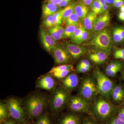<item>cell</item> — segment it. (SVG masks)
Wrapping results in <instances>:
<instances>
[{
  "label": "cell",
  "instance_id": "1",
  "mask_svg": "<svg viewBox=\"0 0 124 124\" xmlns=\"http://www.w3.org/2000/svg\"><path fill=\"white\" fill-rule=\"evenodd\" d=\"M48 103L46 96L40 93H34L27 97L23 101L27 121H35L44 112Z\"/></svg>",
  "mask_w": 124,
  "mask_h": 124
},
{
  "label": "cell",
  "instance_id": "2",
  "mask_svg": "<svg viewBox=\"0 0 124 124\" xmlns=\"http://www.w3.org/2000/svg\"><path fill=\"white\" fill-rule=\"evenodd\" d=\"M106 99L103 98H99L90 109L91 116L98 122L104 124L116 116L119 112L117 107Z\"/></svg>",
  "mask_w": 124,
  "mask_h": 124
},
{
  "label": "cell",
  "instance_id": "3",
  "mask_svg": "<svg viewBox=\"0 0 124 124\" xmlns=\"http://www.w3.org/2000/svg\"><path fill=\"white\" fill-rule=\"evenodd\" d=\"M70 96V91L63 86H56L49 100L51 112L57 115L67 104Z\"/></svg>",
  "mask_w": 124,
  "mask_h": 124
},
{
  "label": "cell",
  "instance_id": "4",
  "mask_svg": "<svg viewBox=\"0 0 124 124\" xmlns=\"http://www.w3.org/2000/svg\"><path fill=\"white\" fill-rule=\"evenodd\" d=\"M5 103L9 116L14 120L20 124H28L22 100L19 98L13 97L8 98Z\"/></svg>",
  "mask_w": 124,
  "mask_h": 124
},
{
  "label": "cell",
  "instance_id": "5",
  "mask_svg": "<svg viewBox=\"0 0 124 124\" xmlns=\"http://www.w3.org/2000/svg\"><path fill=\"white\" fill-rule=\"evenodd\" d=\"M88 44L97 51L110 53L112 46V38L110 32L105 28L95 33Z\"/></svg>",
  "mask_w": 124,
  "mask_h": 124
},
{
  "label": "cell",
  "instance_id": "6",
  "mask_svg": "<svg viewBox=\"0 0 124 124\" xmlns=\"http://www.w3.org/2000/svg\"><path fill=\"white\" fill-rule=\"evenodd\" d=\"M99 93L95 78L87 77L84 78L79 86L78 95L89 102Z\"/></svg>",
  "mask_w": 124,
  "mask_h": 124
},
{
  "label": "cell",
  "instance_id": "7",
  "mask_svg": "<svg viewBox=\"0 0 124 124\" xmlns=\"http://www.w3.org/2000/svg\"><path fill=\"white\" fill-rule=\"evenodd\" d=\"M94 75L97 82L99 93L105 98L109 99L111 97L112 93L115 87L113 81L99 69H95Z\"/></svg>",
  "mask_w": 124,
  "mask_h": 124
},
{
  "label": "cell",
  "instance_id": "8",
  "mask_svg": "<svg viewBox=\"0 0 124 124\" xmlns=\"http://www.w3.org/2000/svg\"><path fill=\"white\" fill-rule=\"evenodd\" d=\"M67 104L71 111L91 116L89 102L78 95L70 96Z\"/></svg>",
  "mask_w": 124,
  "mask_h": 124
},
{
  "label": "cell",
  "instance_id": "9",
  "mask_svg": "<svg viewBox=\"0 0 124 124\" xmlns=\"http://www.w3.org/2000/svg\"><path fill=\"white\" fill-rule=\"evenodd\" d=\"M55 79L51 74L48 73L37 80L36 86L37 88L46 91H53L56 87Z\"/></svg>",
  "mask_w": 124,
  "mask_h": 124
},
{
  "label": "cell",
  "instance_id": "10",
  "mask_svg": "<svg viewBox=\"0 0 124 124\" xmlns=\"http://www.w3.org/2000/svg\"><path fill=\"white\" fill-rule=\"evenodd\" d=\"M53 56L56 64H64L70 60V54L66 49L59 46H55L53 51Z\"/></svg>",
  "mask_w": 124,
  "mask_h": 124
},
{
  "label": "cell",
  "instance_id": "11",
  "mask_svg": "<svg viewBox=\"0 0 124 124\" xmlns=\"http://www.w3.org/2000/svg\"><path fill=\"white\" fill-rule=\"evenodd\" d=\"M82 120L78 113L71 111L61 115L58 118L56 124H80Z\"/></svg>",
  "mask_w": 124,
  "mask_h": 124
},
{
  "label": "cell",
  "instance_id": "12",
  "mask_svg": "<svg viewBox=\"0 0 124 124\" xmlns=\"http://www.w3.org/2000/svg\"><path fill=\"white\" fill-rule=\"evenodd\" d=\"M39 33L41 41L45 49L49 53L53 51L56 46V41L43 28H41Z\"/></svg>",
  "mask_w": 124,
  "mask_h": 124
},
{
  "label": "cell",
  "instance_id": "13",
  "mask_svg": "<svg viewBox=\"0 0 124 124\" xmlns=\"http://www.w3.org/2000/svg\"><path fill=\"white\" fill-rule=\"evenodd\" d=\"M110 17L108 11H106L95 19L92 31L96 33L105 29L109 24Z\"/></svg>",
  "mask_w": 124,
  "mask_h": 124
},
{
  "label": "cell",
  "instance_id": "14",
  "mask_svg": "<svg viewBox=\"0 0 124 124\" xmlns=\"http://www.w3.org/2000/svg\"><path fill=\"white\" fill-rule=\"evenodd\" d=\"M79 77L75 73H70L62 80V86L69 91L75 89L79 84Z\"/></svg>",
  "mask_w": 124,
  "mask_h": 124
},
{
  "label": "cell",
  "instance_id": "15",
  "mask_svg": "<svg viewBox=\"0 0 124 124\" xmlns=\"http://www.w3.org/2000/svg\"><path fill=\"white\" fill-rule=\"evenodd\" d=\"M66 48L71 56L75 59L80 57L85 53L84 48L74 44H67Z\"/></svg>",
  "mask_w": 124,
  "mask_h": 124
},
{
  "label": "cell",
  "instance_id": "16",
  "mask_svg": "<svg viewBox=\"0 0 124 124\" xmlns=\"http://www.w3.org/2000/svg\"><path fill=\"white\" fill-rule=\"evenodd\" d=\"M109 55V53L106 51H97L90 54L89 58L94 63L101 64L106 61Z\"/></svg>",
  "mask_w": 124,
  "mask_h": 124
},
{
  "label": "cell",
  "instance_id": "17",
  "mask_svg": "<svg viewBox=\"0 0 124 124\" xmlns=\"http://www.w3.org/2000/svg\"><path fill=\"white\" fill-rule=\"evenodd\" d=\"M58 6L49 2H44L42 7V18L43 19L49 16L53 15L59 9Z\"/></svg>",
  "mask_w": 124,
  "mask_h": 124
},
{
  "label": "cell",
  "instance_id": "18",
  "mask_svg": "<svg viewBox=\"0 0 124 124\" xmlns=\"http://www.w3.org/2000/svg\"><path fill=\"white\" fill-rule=\"evenodd\" d=\"M88 11V8L81 0L77 1L75 8V12L78 16L81 23H83Z\"/></svg>",
  "mask_w": 124,
  "mask_h": 124
},
{
  "label": "cell",
  "instance_id": "19",
  "mask_svg": "<svg viewBox=\"0 0 124 124\" xmlns=\"http://www.w3.org/2000/svg\"><path fill=\"white\" fill-rule=\"evenodd\" d=\"M97 14L93 11L88 13L83 21V26L85 29L89 32L92 31L93 25L97 17Z\"/></svg>",
  "mask_w": 124,
  "mask_h": 124
},
{
  "label": "cell",
  "instance_id": "20",
  "mask_svg": "<svg viewBox=\"0 0 124 124\" xmlns=\"http://www.w3.org/2000/svg\"><path fill=\"white\" fill-rule=\"evenodd\" d=\"M64 28L60 25L55 26L49 28L48 32L55 41L64 38Z\"/></svg>",
  "mask_w": 124,
  "mask_h": 124
},
{
  "label": "cell",
  "instance_id": "21",
  "mask_svg": "<svg viewBox=\"0 0 124 124\" xmlns=\"http://www.w3.org/2000/svg\"><path fill=\"white\" fill-rule=\"evenodd\" d=\"M33 124H53V123L48 113L44 112L35 120Z\"/></svg>",
  "mask_w": 124,
  "mask_h": 124
},
{
  "label": "cell",
  "instance_id": "22",
  "mask_svg": "<svg viewBox=\"0 0 124 124\" xmlns=\"http://www.w3.org/2000/svg\"><path fill=\"white\" fill-rule=\"evenodd\" d=\"M77 2L73 1L68 6L63 9L62 22H65L67 19L75 11V8Z\"/></svg>",
  "mask_w": 124,
  "mask_h": 124
},
{
  "label": "cell",
  "instance_id": "23",
  "mask_svg": "<svg viewBox=\"0 0 124 124\" xmlns=\"http://www.w3.org/2000/svg\"><path fill=\"white\" fill-rule=\"evenodd\" d=\"M111 97L115 101H121L124 98V91L120 86H115L112 93Z\"/></svg>",
  "mask_w": 124,
  "mask_h": 124
},
{
  "label": "cell",
  "instance_id": "24",
  "mask_svg": "<svg viewBox=\"0 0 124 124\" xmlns=\"http://www.w3.org/2000/svg\"><path fill=\"white\" fill-rule=\"evenodd\" d=\"M9 115L6 103L2 101L0 103V124L8 119Z\"/></svg>",
  "mask_w": 124,
  "mask_h": 124
},
{
  "label": "cell",
  "instance_id": "25",
  "mask_svg": "<svg viewBox=\"0 0 124 124\" xmlns=\"http://www.w3.org/2000/svg\"><path fill=\"white\" fill-rule=\"evenodd\" d=\"M80 24L78 25H67L66 27L64 28V38H72L76 29Z\"/></svg>",
  "mask_w": 124,
  "mask_h": 124
},
{
  "label": "cell",
  "instance_id": "26",
  "mask_svg": "<svg viewBox=\"0 0 124 124\" xmlns=\"http://www.w3.org/2000/svg\"><path fill=\"white\" fill-rule=\"evenodd\" d=\"M66 24L69 25H78L81 23L75 11L65 21Z\"/></svg>",
  "mask_w": 124,
  "mask_h": 124
},
{
  "label": "cell",
  "instance_id": "27",
  "mask_svg": "<svg viewBox=\"0 0 124 124\" xmlns=\"http://www.w3.org/2000/svg\"><path fill=\"white\" fill-rule=\"evenodd\" d=\"M69 69H73V67L72 65L70 64H62L58 66L54 67L48 73H52L54 72H60Z\"/></svg>",
  "mask_w": 124,
  "mask_h": 124
},
{
  "label": "cell",
  "instance_id": "28",
  "mask_svg": "<svg viewBox=\"0 0 124 124\" xmlns=\"http://www.w3.org/2000/svg\"><path fill=\"white\" fill-rule=\"evenodd\" d=\"M83 26L81 23L79 25L77 28L76 29L74 35L73 37L71 38V41L73 43L77 45L78 41L82 33Z\"/></svg>",
  "mask_w": 124,
  "mask_h": 124
},
{
  "label": "cell",
  "instance_id": "29",
  "mask_svg": "<svg viewBox=\"0 0 124 124\" xmlns=\"http://www.w3.org/2000/svg\"><path fill=\"white\" fill-rule=\"evenodd\" d=\"M62 11L63 9H59L53 15L54 23V26L60 25V24L62 23Z\"/></svg>",
  "mask_w": 124,
  "mask_h": 124
},
{
  "label": "cell",
  "instance_id": "30",
  "mask_svg": "<svg viewBox=\"0 0 124 124\" xmlns=\"http://www.w3.org/2000/svg\"><path fill=\"white\" fill-rule=\"evenodd\" d=\"M73 70V69H69L60 72H54V73H50L54 77L55 79H63L67 76L69 75L70 73Z\"/></svg>",
  "mask_w": 124,
  "mask_h": 124
},
{
  "label": "cell",
  "instance_id": "31",
  "mask_svg": "<svg viewBox=\"0 0 124 124\" xmlns=\"http://www.w3.org/2000/svg\"><path fill=\"white\" fill-rule=\"evenodd\" d=\"M43 19V25L46 27L50 28L54 26L53 15L49 16Z\"/></svg>",
  "mask_w": 124,
  "mask_h": 124
},
{
  "label": "cell",
  "instance_id": "32",
  "mask_svg": "<svg viewBox=\"0 0 124 124\" xmlns=\"http://www.w3.org/2000/svg\"><path fill=\"white\" fill-rule=\"evenodd\" d=\"M92 11L98 14H102L101 6L97 0H94L91 5Z\"/></svg>",
  "mask_w": 124,
  "mask_h": 124
},
{
  "label": "cell",
  "instance_id": "33",
  "mask_svg": "<svg viewBox=\"0 0 124 124\" xmlns=\"http://www.w3.org/2000/svg\"><path fill=\"white\" fill-rule=\"evenodd\" d=\"M89 32L88 31H86L83 26L82 33L78 41L77 45L82 44L88 39L89 36Z\"/></svg>",
  "mask_w": 124,
  "mask_h": 124
},
{
  "label": "cell",
  "instance_id": "34",
  "mask_svg": "<svg viewBox=\"0 0 124 124\" xmlns=\"http://www.w3.org/2000/svg\"><path fill=\"white\" fill-rule=\"evenodd\" d=\"M113 40L116 42H120L123 41L117 27L116 28L113 29Z\"/></svg>",
  "mask_w": 124,
  "mask_h": 124
},
{
  "label": "cell",
  "instance_id": "35",
  "mask_svg": "<svg viewBox=\"0 0 124 124\" xmlns=\"http://www.w3.org/2000/svg\"><path fill=\"white\" fill-rule=\"evenodd\" d=\"M122 66H120L110 70L105 71L106 74L107 76L110 77H113L115 76L117 72L119 71L122 68Z\"/></svg>",
  "mask_w": 124,
  "mask_h": 124
},
{
  "label": "cell",
  "instance_id": "36",
  "mask_svg": "<svg viewBox=\"0 0 124 124\" xmlns=\"http://www.w3.org/2000/svg\"><path fill=\"white\" fill-rule=\"evenodd\" d=\"M114 57L116 59L124 60V49H120L116 50L114 53Z\"/></svg>",
  "mask_w": 124,
  "mask_h": 124
},
{
  "label": "cell",
  "instance_id": "37",
  "mask_svg": "<svg viewBox=\"0 0 124 124\" xmlns=\"http://www.w3.org/2000/svg\"><path fill=\"white\" fill-rule=\"evenodd\" d=\"M122 66L121 63L118 62H112L108 65L105 71L110 70L117 67Z\"/></svg>",
  "mask_w": 124,
  "mask_h": 124
},
{
  "label": "cell",
  "instance_id": "38",
  "mask_svg": "<svg viewBox=\"0 0 124 124\" xmlns=\"http://www.w3.org/2000/svg\"><path fill=\"white\" fill-rule=\"evenodd\" d=\"M98 122L95 118L92 116L84 119L80 124H98Z\"/></svg>",
  "mask_w": 124,
  "mask_h": 124
},
{
  "label": "cell",
  "instance_id": "39",
  "mask_svg": "<svg viewBox=\"0 0 124 124\" xmlns=\"http://www.w3.org/2000/svg\"><path fill=\"white\" fill-rule=\"evenodd\" d=\"M105 124H124V122L116 116Z\"/></svg>",
  "mask_w": 124,
  "mask_h": 124
},
{
  "label": "cell",
  "instance_id": "40",
  "mask_svg": "<svg viewBox=\"0 0 124 124\" xmlns=\"http://www.w3.org/2000/svg\"><path fill=\"white\" fill-rule=\"evenodd\" d=\"M73 0H62L58 6L59 8L66 7L71 3Z\"/></svg>",
  "mask_w": 124,
  "mask_h": 124
},
{
  "label": "cell",
  "instance_id": "41",
  "mask_svg": "<svg viewBox=\"0 0 124 124\" xmlns=\"http://www.w3.org/2000/svg\"><path fill=\"white\" fill-rule=\"evenodd\" d=\"M124 4V0H114L113 5L116 8H119Z\"/></svg>",
  "mask_w": 124,
  "mask_h": 124
},
{
  "label": "cell",
  "instance_id": "42",
  "mask_svg": "<svg viewBox=\"0 0 124 124\" xmlns=\"http://www.w3.org/2000/svg\"><path fill=\"white\" fill-rule=\"evenodd\" d=\"M90 69L86 68L77 67L76 71L78 73H85L88 72Z\"/></svg>",
  "mask_w": 124,
  "mask_h": 124
},
{
  "label": "cell",
  "instance_id": "43",
  "mask_svg": "<svg viewBox=\"0 0 124 124\" xmlns=\"http://www.w3.org/2000/svg\"><path fill=\"white\" fill-rule=\"evenodd\" d=\"M116 116L120 120L124 122V108H122L118 112V114Z\"/></svg>",
  "mask_w": 124,
  "mask_h": 124
},
{
  "label": "cell",
  "instance_id": "44",
  "mask_svg": "<svg viewBox=\"0 0 124 124\" xmlns=\"http://www.w3.org/2000/svg\"><path fill=\"white\" fill-rule=\"evenodd\" d=\"M78 64L80 65H85V66H91V64H90L89 61L88 60L85 59L81 60Z\"/></svg>",
  "mask_w": 124,
  "mask_h": 124
},
{
  "label": "cell",
  "instance_id": "45",
  "mask_svg": "<svg viewBox=\"0 0 124 124\" xmlns=\"http://www.w3.org/2000/svg\"><path fill=\"white\" fill-rule=\"evenodd\" d=\"M62 0H45V2H49L58 6Z\"/></svg>",
  "mask_w": 124,
  "mask_h": 124
},
{
  "label": "cell",
  "instance_id": "46",
  "mask_svg": "<svg viewBox=\"0 0 124 124\" xmlns=\"http://www.w3.org/2000/svg\"><path fill=\"white\" fill-rule=\"evenodd\" d=\"M1 124H20L13 120L8 119Z\"/></svg>",
  "mask_w": 124,
  "mask_h": 124
},
{
  "label": "cell",
  "instance_id": "47",
  "mask_svg": "<svg viewBox=\"0 0 124 124\" xmlns=\"http://www.w3.org/2000/svg\"><path fill=\"white\" fill-rule=\"evenodd\" d=\"M86 6H91L94 0H81Z\"/></svg>",
  "mask_w": 124,
  "mask_h": 124
},
{
  "label": "cell",
  "instance_id": "48",
  "mask_svg": "<svg viewBox=\"0 0 124 124\" xmlns=\"http://www.w3.org/2000/svg\"><path fill=\"white\" fill-rule=\"evenodd\" d=\"M120 34L121 36V37L123 39V41L124 40V28L121 27H117Z\"/></svg>",
  "mask_w": 124,
  "mask_h": 124
},
{
  "label": "cell",
  "instance_id": "49",
  "mask_svg": "<svg viewBox=\"0 0 124 124\" xmlns=\"http://www.w3.org/2000/svg\"><path fill=\"white\" fill-rule=\"evenodd\" d=\"M102 7V14L104 13L106 11H108V10L109 8V6L107 4L101 6Z\"/></svg>",
  "mask_w": 124,
  "mask_h": 124
},
{
  "label": "cell",
  "instance_id": "50",
  "mask_svg": "<svg viewBox=\"0 0 124 124\" xmlns=\"http://www.w3.org/2000/svg\"><path fill=\"white\" fill-rule=\"evenodd\" d=\"M118 17L120 20L124 21V12L120 11L118 16Z\"/></svg>",
  "mask_w": 124,
  "mask_h": 124
},
{
  "label": "cell",
  "instance_id": "51",
  "mask_svg": "<svg viewBox=\"0 0 124 124\" xmlns=\"http://www.w3.org/2000/svg\"><path fill=\"white\" fill-rule=\"evenodd\" d=\"M100 3L101 6L107 4V2H106L104 0H97Z\"/></svg>",
  "mask_w": 124,
  "mask_h": 124
},
{
  "label": "cell",
  "instance_id": "52",
  "mask_svg": "<svg viewBox=\"0 0 124 124\" xmlns=\"http://www.w3.org/2000/svg\"><path fill=\"white\" fill-rule=\"evenodd\" d=\"M107 2V4H113L114 0H104Z\"/></svg>",
  "mask_w": 124,
  "mask_h": 124
},
{
  "label": "cell",
  "instance_id": "53",
  "mask_svg": "<svg viewBox=\"0 0 124 124\" xmlns=\"http://www.w3.org/2000/svg\"><path fill=\"white\" fill-rule=\"evenodd\" d=\"M120 10L121 12H124V4L121 7H120Z\"/></svg>",
  "mask_w": 124,
  "mask_h": 124
},
{
  "label": "cell",
  "instance_id": "54",
  "mask_svg": "<svg viewBox=\"0 0 124 124\" xmlns=\"http://www.w3.org/2000/svg\"><path fill=\"white\" fill-rule=\"evenodd\" d=\"M122 77L123 78V80L124 81V70L122 71Z\"/></svg>",
  "mask_w": 124,
  "mask_h": 124
},
{
  "label": "cell",
  "instance_id": "55",
  "mask_svg": "<svg viewBox=\"0 0 124 124\" xmlns=\"http://www.w3.org/2000/svg\"><path fill=\"white\" fill-rule=\"evenodd\" d=\"M123 104H124V101H123Z\"/></svg>",
  "mask_w": 124,
  "mask_h": 124
}]
</instances>
